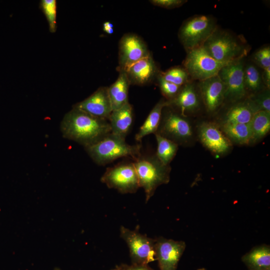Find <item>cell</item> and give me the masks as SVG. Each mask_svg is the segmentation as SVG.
I'll return each instance as SVG.
<instances>
[{
  "instance_id": "1",
  "label": "cell",
  "mask_w": 270,
  "mask_h": 270,
  "mask_svg": "<svg viewBox=\"0 0 270 270\" xmlns=\"http://www.w3.org/2000/svg\"><path fill=\"white\" fill-rule=\"evenodd\" d=\"M60 128L64 138L84 148L96 143L111 133L108 120L74 107L64 115Z\"/></svg>"
},
{
  "instance_id": "2",
  "label": "cell",
  "mask_w": 270,
  "mask_h": 270,
  "mask_svg": "<svg viewBox=\"0 0 270 270\" xmlns=\"http://www.w3.org/2000/svg\"><path fill=\"white\" fill-rule=\"evenodd\" d=\"M140 144L130 145L125 139L110 134L102 140L84 148L92 159L98 165L104 166L122 157L136 160L141 153Z\"/></svg>"
},
{
  "instance_id": "3",
  "label": "cell",
  "mask_w": 270,
  "mask_h": 270,
  "mask_svg": "<svg viewBox=\"0 0 270 270\" xmlns=\"http://www.w3.org/2000/svg\"><path fill=\"white\" fill-rule=\"evenodd\" d=\"M134 164L140 186L144 190L146 203L158 186L169 182L171 168L170 165L162 164L156 154H142Z\"/></svg>"
},
{
  "instance_id": "4",
  "label": "cell",
  "mask_w": 270,
  "mask_h": 270,
  "mask_svg": "<svg viewBox=\"0 0 270 270\" xmlns=\"http://www.w3.org/2000/svg\"><path fill=\"white\" fill-rule=\"evenodd\" d=\"M202 46L213 58L224 63L245 58L249 50L240 38L226 31L217 29Z\"/></svg>"
},
{
  "instance_id": "5",
  "label": "cell",
  "mask_w": 270,
  "mask_h": 270,
  "mask_svg": "<svg viewBox=\"0 0 270 270\" xmlns=\"http://www.w3.org/2000/svg\"><path fill=\"white\" fill-rule=\"evenodd\" d=\"M216 29V22L212 17L196 16L183 23L179 30L178 38L185 49L188 51L202 46Z\"/></svg>"
},
{
  "instance_id": "6",
  "label": "cell",
  "mask_w": 270,
  "mask_h": 270,
  "mask_svg": "<svg viewBox=\"0 0 270 270\" xmlns=\"http://www.w3.org/2000/svg\"><path fill=\"white\" fill-rule=\"evenodd\" d=\"M187 52L184 62V68L190 78L199 82L218 75L221 68L229 64L215 60L202 46Z\"/></svg>"
},
{
  "instance_id": "7",
  "label": "cell",
  "mask_w": 270,
  "mask_h": 270,
  "mask_svg": "<svg viewBox=\"0 0 270 270\" xmlns=\"http://www.w3.org/2000/svg\"><path fill=\"white\" fill-rule=\"evenodd\" d=\"M100 180L122 194L134 193L140 188L134 162L120 163L106 168Z\"/></svg>"
},
{
  "instance_id": "8",
  "label": "cell",
  "mask_w": 270,
  "mask_h": 270,
  "mask_svg": "<svg viewBox=\"0 0 270 270\" xmlns=\"http://www.w3.org/2000/svg\"><path fill=\"white\" fill-rule=\"evenodd\" d=\"M120 236L129 248L133 264L147 266L156 260L155 240L124 226L120 228Z\"/></svg>"
},
{
  "instance_id": "9",
  "label": "cell",
  "mask_w": 270,
  "mask_h": 270,
  "mask_svg": "<svg viewBox=\"0 0 270 270\" xmlns=\"http://www.w3.org/2000/svg\"><path fill=\"white\" fill-rule=\"evenodd\" d=\"M244 60L242 58L229 63L218 74L224 85V99L232 102L242 100L247 94L244 78Z\"/></svg>"
},
{
  "instance_id": "10",
  "label": "cell",
  "mask_w": 270,
  "mask_h": 270,
  "mask_svg": "<svg viewBox=\"0 0 270 270\" xmlns=\"http://www.w3.org/2000/svg\"><path fill=\"white\" fill-rule=\"evenodd\" d=\"M157 134L178 144L186 142L192 135L191 125L181 114L170 110L162 116Z\"/></svg>"
},
{
  "instance_id": "11",
  "label": "cell",
  "mask_w": 270,
  "mask_h": 270,
  "mask_svg": "<svg viewBox=\"0 0 270 270\" xmlns=\"http://www.w3.org/2000/svg\"><path fill=\"white\" fill-rule=\"evenodd\" d=\"M150 54L146 44L139 36L132 33L125 34L119 42V71Z\"/></svg>"
},
{
  "instance_id": "12",
  "label": "cell",
  "mask_w": 270,
  "mask_h": 270,
  "mask_svg": "<svg viewBox=\"0 0 270 270\" xmlns=\"http://www.w3.org/2000/svg\"><path fill=\"white\" fill-rule=\"evenodd\" d=\"M186 248L183 241L160 238L155 240L156 260L160 270H176L178 262Z\"/></svg>"
},
{
  "instance_id": "13",
  "label": "cell",
  "mask_w": 270,
  "mask_h": 270,
  "mask_svg": "<svg viewBox=\"0 0 270 270\" xmlns=\"http://www.w3.org/2000/svg\"><path fill=\"white\" fill-rule=\"evenodd\" d=\"M73 107L98 118L108 120L112 111L108 87L102 86L88 97L76 103Z\"/></svg>"
},
{
  "instance_id": "14",
  "label": "cell",
  "mask_w": 270,
  "mask_h": 270,
  "mask_svg": "<svg viewBox=\"0 0 270 270\" xmlns=\"http://www.w3.org/2000/svg\"><path fill=\"white\" fill-rule=\"evenodd\" d=\"M198 136L202 144L215 154L225 153L232 146L231 141L216 124L204 122L200 124Z\"/></svg>"
},
{
  "instance_id": "15",
  "label": "cell",
  "mask_w": 270,
  "mask_h": 270,
  "mask_svg": "<svg viewBox=\"0 0 270 270\" xmlns=\"http://www.w3.org/2000/svg\"><path fill=\"white\" fill-rule=\"evenodd\" d=\"M198 87L206 110L216 112L224 100V85L218 75L199 82Z\"/></svg>"
},
{
  "instance_id": "16",
  "label": "cell",
  "mask_w": 270,
  "mask_h": 270,
  "mask_svg": "<svg viewBox=\"0 0 270 270\" xmlns=\"http://www.w3.org/2000/svg\"><path fill=\"white\" fill-rule=\"evenodd\" d=\"M120 71L126 73L130 84L138 86H144L150 83L158 74L151 54Z\"/></svg>"
},
{
  "instance_id": "17",
  "label": "cell",
  "mask_w": 270,
  "mask_h": 270,
  "mask_svg": "<svg viewBox=\"0 0 270 270\" xmlns=\"http://www.w3.org/2000/svg\"><path fill=\"white\" fill-rule=\"evenodd\" d=\"M133 117L132 106L129 102L118 110H112L108 120L111 134L126 139L131 128Z\"/></svg>"
},
{
  "instance_id": "18",
  "label": "cell",
  "mask_w": 270,
  "mask_h": 270,
  "mask_svg": "<svg viewBox=\"0 0 270 270\" xmlns=\"http://www.w3.org/2000/svg\"><path fill=\"white\" fill-rule=\"evenodd\" d=\"M168 102V106H175L184 116L186 112L196 111L200 106L198 94L194 84L190 82L182 86L176 96Z\"/></svg>"
},
{
  "instance_id": "19",
  "label": "cell",
  "mask_w": 270,
  "mask_h": 270,
  "mask_svg": "<svg viewBox=\"0 0 270 270\" xmlns=\"http://www.w3.org/2000/svg\"><path fill=\"white\" fill-rule=\"evenodd\" d=\"M232 106L224 117V122L250 124L260 110L250 98Z\"/></svg>"
},
{
  "instance_id": "20",
  "label": "cell",
  "mask_w": 270,
  "mask_h": 270,
  "mask_svg": "<svg viewBox=\"0 0 270 270\" xmlns=\"http://www.w3.org/2000/svg\"><path fill=\"white\" fill-rule=\"evenodd\" d=\"M130 85L124 71H120L116 80L108 87V94L112 110H118L128 102V94Z\"/></svg>"
},
{
  "instance_id": "21",
  "label": "cell",
  "mask_w": 270,
  "mask_h": 270,
  "mask_svg": "<svg viewBox=\"0 0 270 270\" xmlns=\"http://www.w3.org/2000/svg\"><path fill=\"white\" fill-rule=\"evenodd\" d=\"M168 106V100L164 99L160 100L154 106L136 134L135 140L136 141L141 142L145 136L156 132L160 122L163 109Z\"/></svg>"
},
{
  "instance_id": "22",
  "label": "cell",
  "mask_w": 270,
  "mask_h": 270,
  "mask_svg": "<svg viewBox=\"0 0 270 270\" xmlns=\"http://www.w3.org/2000/svg\"><path fill=\"white\" fill-rule=\"evenodd\" d=\"M250 270H270V248L262 245L254 248L242 258Z\"/></svg>"
},
{
  "instance_id": "23",
  "label": "cell",
  "mask_w": 270,
  "mask_h": 270,
  "mask_svg": "<svg viewBox=\"0 0 270 270\" xmlns=\"http://www.w3.org/2000/svg\"><path fill=\"white\" fill-rule=\"evenodd\" d=\"M221 130L230 141L242 145L250 144L252 137L250 123L224 122Z\"/></svg>"
},
{
  "instance_id": "24",
  "label": "cell",
  "mask_w": 270,
  "mask_h": 270,
  "mask_svg": "<svg viewBox=\"0 0 270 270\" xmlns=\"http://www.w3.org/2000/svg\"><path fill=\"white\" fill-rule=\"evenodd\" d=\"M252 144L264 138L270 130V112L264 110L258 112L250 122Z\"/></svg>"
},
{
  "instance_id": "25",
  "label": "cell",
  "mask_w": 270,
  "mask_h": 270,
  "mask_svg": "<svg viewBox=\"0 0 270 270\" xmlns=\"http://www.w3.org/2000/svg\"><path fill=\"white\" fill-rule=\"evenodd\" d=\"M157 142L156 156L165 165H170L175 156L178 144L175 142L156 133Z\"/></svg>"
},
{
  "instance_id": "26",
  "label": "cell",
  "mask_w": 270,
  "mask_h": 270,
  "mask_svg": "<svg viewBox=\"0 0 270 270\" xmlns=\"http://www.w3.org/2000/svg\"><path fill=\"white\" fill-rule=\"evenodd\" d=\"M244 78L246 92L251 93L250 96L262 90L264 84L262 74L254 64L250 63L244 65Z\"/></svg>"
},
{
  "instance_id": "27",
  "label": "cell",
  "mask_w": 270,
  "mask_h": 270,
  "mask_svg": "<svg viewBox=\"0 0 270 270\" xmlns=\"http://www.w3.org/2000/svg\"><path fill=\"white\" fill-rule=\"evenodd\" d=\"M160 74L166 80L180 86L188 83L190 76L184 68L174 67Z\"/></svg>"
},
{
  "instance_id": "28",
  "label": "cell",
  "mask_w": 270,
  "mask_h": 270,
  "mask_svg": "<svg viewBox=\"0 0 270 270\" xmlns=\"http://www.w3.org/2000/svg\"><path fill=\"white\" fill-rule=\"evenodd\" d=\"M40 7L48 22L50 31L51 32H54L56 28V1L40 0Z\"/></svg>"
},
{
  "instance_id": "29",
  "label": "cell",
  "mask_w": 270,
  "mask_h": 270,
  "mask_svg": "<svg viewBox=\"0 0 270 270\" xmlns=\"http://www.w3.org/2000/svg\"><path fill=\"white\" fill-rule=\"evenodd\" d=\"M157 78L158 86L162 95L168 100L174 98L179 92L182 86L166 80L159 73Z\"/></svg>"
},
{
  "instance_id": "30",
  "label": "cell",
  "mask_w": 270,
  "mask_h": 270,
  "mask_svg": "<svg viewBox=\"0 0 270 270\" xmlns=\"http://www.w3.org/2000/svg\"><path fill=\"white\" fill-rule=\"evenodd\" d=\"M252 100L260 110H264L270 112V89L264 90L250 96Z\"/></svg>"
},
{
  "instance_id": "31",
  "label": "cell",
  "mask_w": 270,
  "mask_h": 270,
  "mask_svg": "<svg viewBox=\"0 0 270 270\" xmlns=\"http://www.w3.org/2000/svg\"><path fill=\"white\" fill-rule=\"evenodd\" d=\"M254 62L263 70L270 67V48L262 47L254 52L252 56Z\"/></svg>"
},
{
  "instance_id": "32",
  "label": "cell",
  "mask_w": 270,
  "mask_h": 270,
  "mask_svg": "<svg viewBox=\"0 0 270 270\" xmlns=\"http://www.w3.org/2000/svg\"><path fill=\"white\" fill-rule=\"evenodd\" d=\"M150 2L154 5L161 8L171 9L180 7L187 2L184 0H152Z\"/></svg>"
},
{
  "instance_id": "33",
  "label": "cell",
  "mask_w": 270,
  "mask_h": 270,
  "mask_svg": "<svg viewBox=\"0 0 270 270\" xmlns=\"http://www.w3.org/2000/svg\"><path fill=\"white\" fill-rule=\"evenodd\" d=\"M262 74V78L264 84L266 86V88H269L270 87V67L263 70Z\"/></svg>"
},
{
  "instance_id": "34",
  "label": "cell",
  "mask_w": 270,
  "mask_h": 270,
  "mask_svg": "<svg viewBox=\"0 0 270 270\" xmlns=\"http://www.w3.org/2000/svg\"><path fill=\"white\" fill-rule=\"evenodd\" d=\"M122 270H152L148 266L133 264L130 266L122 267Z\"/></svg>"
},
{
  "instance_id": "35",
  "label": "cell",
  "mask_w": 270,
  "mask_h": 270,
  "mask_svg": "<svg viewBox=\"0 0 270 270\" xmlns=\"http://www.w3.org/2000/svg\"><path fill=\"white\" fill-rule=\"evenodd\" d=\"M114 25L110 22H106L103 24V30L108 34H112L114 33Z\"/></svg>"
},
{
  "instance_id": "36",
  "label": "cell",
  "mask_w": 270,
  "mask_h": 270,
  "mask_svg": "<svg viewBox=\"0 0 270 270\" xmlns=\"http://www.w3.org/2000/svg\"><path fill=\"white\" fill-rule=\"evenodd\" d=\"M112 270H122V267H118V268H114Z\"/></svg>"
},
{
  "instance_id": "37",
  "label": "cell",
  "mask_w": 270,
  "mask_h": 270,
  "mask_svg": "<svg viewBox=\"0 0 270 270\" xmlns=\"http://www.w3.org/2000/svg\"><path fill=\"white\" fill-rule=\"evenodd\" d=\"M54 270H61L60 268H54Z\"/></svg>"
},
{
  "instance_id": "38",
  "label": "cell",
  "mask_w": 270,
  "mask_h": 270,
  "mask_svg": "<svg viewBox=\"0 0 270 270\" xmlns=\"http://www.w3.org/2000/svg\"></svg>"
}]
</instances>
